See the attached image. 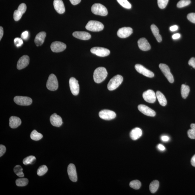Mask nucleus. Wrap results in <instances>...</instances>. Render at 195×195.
<instances>
[{"mask_svg":"<svg viewBox=\"0 0 195 195\" xmlns=\"http://www.w3.org/2000/svg\"><path fill=\"white\" fill-rule=\"evenodd\" d=\"M191 163L193 166L195 167V155L192 157L191 161Z\"/></svg>","mask_w":195,"mask_h":195,"instance_id":"nucleus-51","label":"nucleus"},{"mask_svg":"<svg viewBox=\"0 0 195 195\" xmlns=\"http://www.w3.org/2000/svg\"><path fill=\"white\" fill-rule=\"evenodd\" d=\"M142 130L140 128H136L133 129L130 133V138L133 140H136L142 136Z\"/></svg>","mask_w":195,"mask_h":195,"instance_id":"nucleus-24","label":"nucleus"},{"mask_svg":"<svg viewBox=\"0 0 195 195\" xmlns=\"http://www.w3.org/2000/svg\"><path fill=\"white\" fill-rule=\"evenodd\" d=\"M120 5L125 9H130L132 7V5L128 0H117Z\"/></svg>","mask_w":195,"mask_h":195,"instance_id":"nucleus-36","label":"nucleus"},{"mask_svg":"<svg viewBox=\"0 0 195 195\" xmlns=\"http://www.w3.org/2000/svg\"><path fill=\"white\" fill-rule=\"evenodd\" d=\"M157 98L158 99L159 102L162 106H165L167 104V101L165 95L159 91L156 93Z\"/></svg>","mask_w":195,"mask_h":195,"instance_id":"nucleus-27","label":"nucleus"},{"mask_svg":"<svg viewBox=\"0 0 195 195\" xmlns=\"http://www.w3.org/2000/svg\"><path fill=\"white\" fill-rule=\"evenodd\" d=\"M178 29V26H173L170 27V30L172 32H175L176 30H177Z\"/></svg>","mask_w":195,"mask_h":195,"instance_id":"nucleus-46","label":"nucleus"},{"mask_svg":"<svg viewBox=\"0 0 195 195\" xmlns=\"http://www.w3.org/2000/svg\"><path fill=\"white\" fill-rule=\"evenodd\" d=\"M28 180L26 178H18L16 181V185L18 186H24L28 184Z\"/></svg>","mask_w":195,"mask_h":195,"instance_id":"nucleus-32","label":"nucleus"},{"mask_svg":"<svg viewBox=\"0 0 195 195\" xmlns=\"http://www.w3.org/2000/svg\"><path fill=\"white\" fill-rule=\"evenodd\" d=\"M138 108L141 113L149 117H154L156 115V113L146 105H138Z\"/></svg>","mask_w":195,"mask_h":195,"instance_id":"nucleus-16","label":"nucleus"},{"mask_svg":"<svg viewBox=\"0 0 195 195\" xmlns=\"http://www.w3.org/2000/svg\"><path fill=\"white\" fill-rule=\"evenodd\" d=\"M86 28L87 30L92 32H99L103 30L104 26L100 22L91 20L88 22Z\"/></svg>","mask_w":195,"mask_h":195,"instance_id":"nucleus-3","label":"nucleus"},{"mask_svg":"<svg viewBox=\"0 0 195 195\" xmlns=\"http://www.w3.org/2000/svg\"><path fill=\"white\" fill-rule=\"evenodd\" d=\"M14 101L16 104L21 105H29L32 102V99L30 97L16 96L14 97Z\"/></svg>","mask_w":195,"mask_h":195,"instance_id":"nucleus-9","label":"nucleus"},{"mask_svg":"<svg viewBox=\"0 0 195 195\" xmlns=\"http://www.w3.org/2000/svg\"><path fill=\"white\" fill-rule=\"evenodd\" d=\"M159 182L157 180H154L151 182L149 186V189L152 193H154L158 190L159 187Z\"/></svg>","mask_w":195,"mask_h":195,"instance_id":"nucleus-28","label":"nucleus"},{"mask_svg":"<svg viewBox=\"0 0 195 195\" xmlns=\"http://www.w3.org/2000/svg\"><path fill=\"white\" fill-rule=\"evenodd\" d=\"M36 157L34 156H30L25 158L23 161V163L25 165H33L36 161Z\"/></svg>","mask_w":195,"mask_h":195,"instance_id":"nucleus-31","label":"nucleus"},{"mask_svg":"<svg viewBox=\"0 0 195 195\" xmlns=\"http://www.w3.org/2000/svg\"><path fill=\"white\" fill-rule=\"evenodd\" d=\"M190 129L188 131L189 137L192 139H195V124H192L190 125Z\"/></svg>","mask_w":195,"mask_h":195,"instance_id":"nucleus-33","label":"nucleus"},{"mask_svg":"<svg viewBox=\"0 0 195 195\" xmlns=\"http://www.w3.org/2000/svg\"><path fill=\"white\" fill-rule=\"evenodd\" d=\"M132 33V28L125 27L119 29L117 32V35L120 38H124L129 37Z\"/></svg>","mask_w":195,"mask_h":195,"instance_id":"nucleus-17","label":"nucleus"},{"mask_svg":"<svg viewBox=\"0 0 195 195\" xmlns=\"http://www.w3.org/2000/svg\"><path fill=\"white\" fill-rule=\"evenodd\" d=\"M91 52L99 57H105L110 54V51L105 48L101 47H94L90 50Z\"/></svg>","mask_w":195,"mask_h":195,"instance_id":"nucleus-6","label":"nucleus"},{"mask_svg":"<svg viewBox=\"0 0 195 195\" xmlns=\"http://www.w3.org/2000/svg\"><path fill=\"white\" fill-rule=\"evenodd\" d=\"M70 3L74 5H78L81 1V0H70Z\"/></svg>","mask_w":195,"mask_h":195,"instance_id":"nucleus-45","label":"nucleus"},{"mask_svg":"<svg viewBox=\"0 0 195 195\" xmlns=\"http://www.w3.org/2000/svg\"><path fill=\"white\" fill-rule=\"evenodd\" d=\"M129 186L130 187L134 189L138 190L141 188V184L139 180H135L130 182Z\"/></svg>","mask_w":195,"mask_h":195,"instance_id":"nucleus-35","label":"nucleus"},{"mask_svg":"<svg viewBox=\"0 0 195 195\" xmlns=\"http://www.w3.org/2000/svg\"><path fill=\"white\" fill-rule=\"evenodd\" d=\"M169 139V137L166 136H164L161 137V140L163 141L167 142L168 141Z\"/></svg>","mask_w":195,"mask_h":195,"instance_id":"nucleus-47","label":"nucleus"},{"mask_svg":"<svg viewBox=\"0 0 195 195\" xmlns=\"http://www.w3.org/2000/svg\"><path fill=\"white\" fill-rule=\"evenodd\" d=\"M135 68L137 71L145 76L149 78H153L154 74L150 70L146 69L143 66L139 64H137L135 66Z\"/></svg>","mask_w":195,"mask_h":195,"instance_id":"nucleus-13","label":"nucleus"},{"mask_svg":"<svg viewBox=\"0 0 195 195\" xmlns=\"http://www.w3.org/2000/svg\"><path fill=\"white\" fill-rule=\"evenodd\" d=\"M69 85L72 94L74 95H78L80 91L78 81L74 78H71L69 80Z\"/></svg>","mask_w":195,"mask_h":195,"instance_id":"nucleus-10","label":"nucleus"},{"mask_svg":"<svg viewBox=\"0 0 195 195\" xmlns=\"http://www.w3.org/2000/svg\"><path fill=\"white\" fill-rule=\"evenodd\" d=\"M48 171V168L46 165L41 166L37 170V173L39 176H42L46 173Z\"/></svg>","mask_w":195,"mask_h":195,"instance_id":"nucleus-37","label":"nucleus"},{"mask_svg":"<svg viewBox=\"0 0 195 195\" xmlns=\"http://www.w3.org/2000/svg\"><path fill=\"white\" fill-rule=\"evenodd\" d=\"M157 148L161 151H164L165 150V147L163 145L161 144L157 145Z\"/></svg>","mask_w":195,"mask_h":195,"instance_id":"nucleus-48","label":"nucleus"},{"mask_svg":"<svg viewBox=\"0 0 195 195\" xmlns=\"http://www.w3.org/2000/svg\"><path fill=\"white\" fill-rule=\"evenodd\" d=\"M65 43L59 41H55L51 43V49L53 52L60 53L63 51L66 48Z\"/></svg>","mask_w":195,"mask_h":195,"instance_id":"nucleus-14","label":"nucleus"},{"mask_svg":"<svg viewBox=\"0 0 195 195\" xmlns=\"http://www.w3.org/2000/svg\"><path fill=\"white\" fill-rule=\"evenodd\" d=\"M46 33L42 32L37 34L34 39V42L37 46H40L44 43L46 37Z\"/></svg>","mask_w":195,"mask_h":195,"instance_id":"nucleus-23","label":"nucleus"},{"mask_svg":"<svg viewBox=\"0 0 195 195\" xmlns=\"http://www.w3.org/2000/svg\"><path fill=\"white\" fill-rule=\"evenodd\" d=\"M67 172L68 175L71 181L74 182L77 181L78 176L75 165L73 164H70L68 166Z\"/></svg>","mask_w":195,"mask_h":195,"instance_id":"nucleus-15","label":"nucleus"},{"mask_svg":"<svg viewBox=\"0 0 195 195\" xmlns=\"http://www.w3.org/2000/svg\"><path fill=\"white\" fill-rule=\"evenodd\" d=\"M53 5L56 11L58 13L63 14L65 12V6L62 0H54Z\"/></svg>","mask_w":195,"mask_h":195,"instance_id":"nucleus-20","label":"nucleus"},{"mask_svg":"<svg viewBox=\"0 0 195 195\" xmlns=\"http://www.w3.org/2000/svg\"><path fill=\"white\" fill-rule=\"evenodd\" d=\"M30 138L32 140L34 141H39L43 138V135L37 132L36 130H34L31 133Z\"/></svg>","mask_w":195,"mask_h":195,"instance_id":"nucleus-30","label":"nucleus"},{"mask_svg":"<svg viewBox=\"0 0 195 195\" xmlns=\"http://www.w3.org/2000/svg\"><path fill=\"white\" fill-rule=\"evenodd\" d=\"M99 117L101 119L110 120L115 119L116 114L114 112L108 109H104L99 112Z\"/></svg>","mask_w":195,"mask_h":195,"instance_id":"nucleus-8","label":"nucleus"},{"mask_svg":"<svg viewBox=\"0 0 195 195\" xmlns=\"http://www.w3.org/2000/svg\"><path fill=\"white\" fill-rule=\"evenodd\" d=\"M169 0H157V4L160 9H163L166 7Z\"/></svg>","mask_w":195,"mask_h":195,"instance_id":"nucleus-39","label":"nucleus"},{"mask_svg":"<svg viewBox=\"0 0 195 195\" xmlns=\"http://www.w3.org/2000/svg\"><path fill=\"white\" fill-rule=\"evenodd\" d=\"M190 88L188 86L182 84L181 86V96L184 99H186L190 92Z\"/></svg>","mask_w":195,"mask_h":195,"instance_id":"nucleus-29","label":"nucleus"},{"mask_svg":"<svg viewBox=\"0 0 195 195\" xmlns=\"http://www.w3.org/2000/svg\"><path fill=\"white\" fill-rule=\"evenodd\" d=\"M143 97L147 102L154 103L156 100V94L153 90H148L143 93Z\"/></svg>","mask_w":195,"mask_h":195,"instance_id":"nucleus-12","label":"nucleus"},{"mask_svg":"<svg viewBox=\"0 0 195 195\" xmlns=\"http://www.w3.org/2000/svg\"><path fill=\"white\" fill-rule=\"evenodd\" d=\"M22 169L20 165H16L14 168V172L18 177H24V175L22 172Z\"/></svg>","mask_w":195,"mask_h":195,"instance_id":"nucleus-34","label":"nucleus"},{"mask_svg":"<svg viewBox=\"0 0 195 195\" xmlns=\"http://www.w3.org/2000/svg\"><path fill=\"white\" fill-rule=\"evenodd\" d=\"M14 44L17 47H19L22 46L23 43V42L22 38H16L14 40Z\"/></svg>","mask_w":195,"mask_h":195,"instance_id":"nucleus-40","label":"nucleus"},{"mask_svg":"<svg viewBox=\"0 0 195 195\" xmlns=\"http://www.w3.org/2000/svg\"><path fill=\"white\" fill-rule=\"evenodd\" d=\"M29 33L28 31H26L23 32L21 34V38L24 40H26L28 38Z\"/></svg>","mask_w":195,"mask_h":195,"instance_id":"nucleus-43","label":"nucleus"},{"mask_svg":"<svg viewBox=\"0 0 195 195\" xmlns=\"http://www.w3.org/2000/svg\"><path fill=\"white\" fill-rule=\"evenodd\" d=\"M3 35V29L2 27H0V40H1Z\"/></svg>","mask_w":195,"mask_h":195,"instance_id":"nucleus-50","label":"nucleus"},{"mask_svg":"<svg viewBox=\"0 0 195 195\" xmlns=\"http://www.w3.org/2000/svg\"><path fill=\"white\" fill-rule=\"evenodd\" d=\"M123 78L121 75H117L112 78L108 84L107 88L110 91L115 90L123 82Z\"/></svg>","mask_w":195,"mask_h":195,"instance_id":"nucleus-2","label":"nucleus"},{"mask_svg":"<svg viewBox=\"0 0 195 195\" xmlns=\"http://www.w3.org/2000/svg\"><path fill=\"white\" fill-rule=\"evenodd\" d=\"M187 17L190 22L195 24V13H191L188 14Z\"/></svg>","mask_w":195,"mask_h":195,"instance_id":"nucleus-41","label":"nucleus"},{"mask_svg":"<svg viewBox=\"0 0 195 195\" xmlns=\"http://www.w3.org/2000/svg\"><path fill=\"white\" fill-rule=\"evenodd\" d=\"M30 59L28 55H25L21 57L18 62L17 68L18 70L25 68L30 63Z\"/></svg>","mask_w":195,"mask_h":195,"instance_id":"nucleus-18","label":"nucleus"},{"mask_svg":"<svg viewBox=\"0 0 195 195\" xmlns=\"http://www.w3.org/2000/svg\"><path fill=\"white\" fill-rule=\"evenodd\" d=\"M138 45L140 49L142 51H148L151 49L150 44L145 38H142L139 39Z\"/></svg>","mask_w":195,"mask_h":195,"instance_id":"nucleus-21","label":"nucleus"},{"mask_svg":"<svg viewBox=\"0 0 195 195\" xmlns=\"http://www.w3.org/2000/svg\"><path fill=\"white\" fill-rule=\"evenodd\" d=\"M188 64L189 66H192L193 68L195 69V58H191L189 61Z\"/></svg>","mask_w":195,"mask_h":195,"instance_id":"nucleus-44","label":"nucleus"},{"mask_svg":"<svg viewBox=\"0 0 195 195\" xmlns=\"http://www.w3.org/2000/svg\"><path fill=\"white\" fill-rule=\"evenodd\" d=\"M91 11L96 15L105 16L107 15L108 11L106 8L101 4L95 3L91 8Z\"/></svg>","mask_w":195,"mask_h":195,"instance_id":"nucleus-4","label":"nucleus"},{"mask_svg":"<svg viewBox=\"0 0 195 195\" xmlns=\"http://www.w3.org/2000/svg\"><path fill=\"white\" fill-rule=\"evenodd\" d=\"M6 150V147L2 145H0V157H1L5 154Z\"/></svg>","mask_w":195,"mask_h":195,"instance_id":"nucleus-42","label":"nucleus"},{"mask_svg":"<svg viewBox=\"0 0 195 195\" xmlns=\"http://www.w3.org/2000/svg\"><path fill=\"white\" fill-rule=\"evenodd\" d=\"M50 121L52 125L57 127H60L63 124L61 117L56 113L51 115L50 117Z\"/></svg>","mask_w":195,"mask_h":195,"instance_id":"nucleus-19","label":"nucleus"},{"mask_svg":"<svg viewBox=\"0 0 195 195\" xmlns=\"http://www.w3.org/2000/svg\"><path fill=\"white\" fill-rule=\"evenodd\" d=\"M151 29L157 42H161L162 41V37L159 34V30L158 28L154 24H152L151 26Z\"/></svg>","mask_w":195,"mask_h":195,"instance_id":"nucleus-26","label":"nucleus"},{"mask_svg":"<svg viewBox=\"0 0 195 195\" xmlns=\"http://www.w3.org/2000/svg\"><path fill=\"white\" fill-rule=\"evenodd\" d=\"M190 3V0H181L178 2L177 6L178 8H181L188 6Z\"/></svg>","mask_w":195,"mask_h":195,"instance_id":"nucleus-38","label":"nucleus"},{"mask_svg":"<svg viewBox=\"0 0 195 195\" xmlns=\"http://www.w3.org/2000/svg\"><path fill=\"white\" fill-rule=\"evenodd\" d=\"M21 120L19 117L12 116L10 118L9 125L10 127L14 129L18 128L21 125Z\"/></svg>","mask_w":195,"mask_h":195,"instance_id":"nucleus-25","label":"nucleus"},{"mask_svg":"<svg viewBox=\"0 0 195 195\" xmlns=\"http://www.w3.org/2000/svg\"><path fill=\"white\" fill-rule=\"evenodd\" d=\"M73 36L78 39L83 40H89L91 38V35L89 33L82 31H76L73 33Z\"/></svg>","mask_w":195,"mask_h":195,"instance_id":"nucleus-22","label":"nucleus"},{"mask_svg":"<svg viewBox=\"0 0 195 195\" xmlns=\"http://www.w3.org/2000/svg\"><path fill=\"white\" fill-rule=\"evenodd\" d=\"M159 67L169 82L171 83H173L174 81L173 77L170 72L169 66L164 64H159Z\"/></svg>","mask_w":195,"mask_h":195,"instance_id":"nucleus-7","label":"nucleus"},{"mask_svg":"<svg viewBox=\"0 0 195 195\" xmlns=\"http://www.w3.org/2000/svg\"><path fill=\"white\" fill-rule=\"evenodd\" d=\"M26 10V6L25 3H22L18 6L17 10H15L14 14V18L16 22L18 21L21 18L22 14L25 13Z\"/></svg>","mask_w":195,"mask_h":195,"instance_id":"nucleus-11","label":"nucleus"},{"mask_svg":"<svg viewBox=\"0 0 195 195\" xmlns=\"http://www.w3.org/2000/svg\"><path fill=\"white\" fill-rule=\"evenodd\" d=\"M181 35L179 34H173V38L174 39H179Z\"/></svg>","mask_w":195,"mask_h":195,"instance_id":"nucleus-49","label":"nucleus"},{"mask_svg":"<svg viewBox=\"0 0 195 195\" xmlns=\"http://www.w3.org/2000/svg\"><path fill=\"white\" fill-rule=\"evenodd\" d=\"M47 88L51 91H55L58 88V82L57 77L53 74L49 76L46 84Z\"/></svg>","mask_w":195,"mask_h":195,"instance_id":"nucleus-5","label":"nucleus"},{"mask_svg":"<svg viewBox=\"0 0 195 195\" xmlns=\"http://www.w3.org/2000/svg\"><path fill=\"white\" fill-rule=\"evenodd\" d=\"M107 74L108 73L105 68L99 67L97 68L93 74L94 82L97 84L100 83L106 78Z\"/></svg>","mask_w":195,"mask_h":195,"instance_id":"nucleus-1","label":"nucleus"}]
</instances>
